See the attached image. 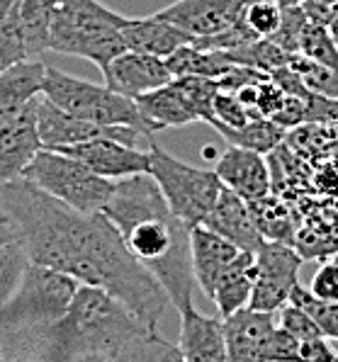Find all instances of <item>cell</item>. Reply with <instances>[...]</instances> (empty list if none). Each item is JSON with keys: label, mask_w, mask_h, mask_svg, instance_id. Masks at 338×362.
I'll return each mask as SVG.
<instances>
[{"label": "cell", "mask_w": 338, "mask_h": 362, "mask_svg": "<svg viewBox=\"0 0 338 362\" xmlns=\"http://www.w3.org/2000/svg\"><path fill=\"white\" fill-rule=\"evenodd\" d=\"M20 231V246L30 263L71 275L81 285L100 287L120 299L148 331L170 304L165 289L127 250L117 226L103 214H83L49 197L20 177L0 187Z\"/></svg>", "instance_id": "cell-1"}, {"label": "cell", "mask_w": 338, "mask_h": 362, "mask_svg": "<svg viewBox=\"0 0 338 362\" xmlns=\"http://www.w3.org/2000/svg\"><path fill=\"white\" fill-rule=\"evenodd\" d=\"M103 214L117 226L127 250L161 282L178 314L190 309L195 292L190 226L170 211L156 180L148 173L117 180Z\"/></svg>", "instance_id": "cell-2"}, {"label": "cell", "mask_w": 338, "mask_h": 362, "mask_svg": "<svg viewBox=\"0 0 338 362\" xmlns=\"http://www.w3.org/2000/svg\"><path fill=\"white\" fill-rule=\"evenodd\" d=\"M127 18L100 0H54L47 49L66 57L88 59L105 71L124 49L122 27Z\"/></svg>", "instance_id": "cell-3"}, {"label": "cell", "mask_w": 338, "mask_h": 362, "mask_svg": "<svg viewBox=\"0 0 338 362\" xmlns=\"http://www.w3.org/2000/svg\"><path fill=\"white\" fill-rule=\"evenodd\" d=\"M81 282L52 267L30 263L18 292L0 311V338H22L64 319Z\"/></svg>", "instance_id": "cell-4"}, {"label": "cell", "mask_w": 338, "mask_h": 362, "mask_svg": "<svg viewBox=\"0 0 338 362\" xmlns=\"http://www.w3.org/2000/svg\"><path fill=\"white\" fill-rule=\"evenodd\" d=\"M42 95L57 105L59 110L78 117L83 122H91L98 127H134V129L146 134L148 139H153V132L144 122L134 100L110 90L107 86H95L91 81L74 78L64 71L47 66Z\"/></svg>", "instance_id": "cell-5"}, {"label": "cell", "mask_w": 338, "mask_h": 362, "mask_svg": "<svg viewBox=\"0 0 338 362\" xmlns=\"http://www.w3.org/2000/svg\"><path fill=\"white\" fill-rule=\"evenodd\" d=\"M148 175L156 180L170 211L190 229L202 226L224 190L214 170L197 168L175 158L156 146L153 139L148 141Z\"/></svg>", "instance_id": "cell-6"}, {"label": "cell", "mask_w": 338, "mask_h": 362, "mask_svg": "<svg viewBox=\"0 0 338 362\" xmlns=\"http://www.w3.org/2000/svg\"><path fill=\"white\" fill-rule=\"evenodd\" d=\"M25 180L37 185L49 197L64 202L66 207L83 211V214H98L105 209L107 199L112 197L115 182L95 175L91 168L71 156L42 148L25 170Z\"/></svg>", "instance_id": "cell-7"}, {"label": "cell", "mask_w": 338, "mask_h": 362, "mask_svg": "<svg viewBox=\"0 0 338 362\" xmlns=\"http://www.w3.org/2000/svg\"><path fill=\"white\" fill-rule=\"evenodd\" d=\"M302 255L282 241H263L256 250V275L248 309L275 314L290 304L292 289L299 285Z\"/></svg>", "instance_id": "cell-8"}, {"label": "cell", "mask_w": 338, "mask_h": 362, "mask_svg": "<svg viewBox=\"0 0 338 362\" xmlns=\"http://www.w3.org/2000/svg\"><path fill=\"white\" fill-rule=\"evenodd\" d=\"M54 151H61L71 156V158L81 160L95 175L112 182L148 173V148L141 151V148L127 146V144H120L117 139L110 136H95L76 144V146L54 148Z\"/></svg>", "instance_id": "cell-9"}, {"label": "cell", "mask_w": 338, "mask_h": 362, "mask_svg": "<svg viewBox=\"0 0 338 362\" xmlns=\"http://www.w3.org/2000/svg\"><path fill=\"white\" fill-rule=\"evenodd\" d=\"M243 5L246 0H175L153 15L190 37L202 39L229 30L243 13Z\"/></svg>", "instance_id": "cell-10"}, {"label": "cell", "mask_w": 338, "mask_h": 362, "mask_svg": "<svg viewBox=\"0 0 338 362\" xmlns=\"http://www.w3.org/2000/svg\"><path fill=\"white\" fill-rule=\"evenodd\" d=\"M275 328L278 324L273 314L248 309V306L221 319L226 362H268V348Z\"/></svg>", "instance_id": "cell-11"}, {"label": "cell", "mask_w": 338, "mask_h": 362, "mask_svg": "<svg viewBox=\"0 0 338 362\" xmlns=\"http://www.w3.org/2000/svg\"><path fill=\"white\" fill-rule=\"evenodd\" d=\"M214 173L226 190L236 192L248 204L260 202L273 190L268 160L263 158V153L248 151V148L229 146L219 156Z\"/></svg>", "instance_id": "cell-12"}, {"label": "cell", "mask_w": 338, "mask_h": 362, "mask_svg": "<svg viewBox=\"0 0 338 362\" xmlns=\"http://www.w3.org/2000/svg\"><path fill=\"white\" fill-rule=\"evenodd\" d=\"M35 100L15 119L0 127V187L13 180H20L25 175L27 165L44 148L40 132H37Z\"/></svg>", "instance_id": "cell-13"}, {"label": "cell", "mask_w": 338, "mask_h": 362, "mask_svg": "<svg viewBox=\"0 0 338 362\" xmlns=\"http://www.w3.org/2000/svg\"><path fill=\"white\" fill-rule=\"evenodd\" d=\"M105 86L120 95L136 100L146 93H153L173 81L165 59L148 57V54L122 52L112 64L103 71Z\"/></svg>", "instance_id": "cell-14"}, {"label": "cell", "mask_w": 338, "mask_h": 362, "mask_svg": "<svg viewBox=\"0 0 338 362\" xmlns=\"http://www.w3.org/2000/svg\"><path fill=\"white\" fill-rule=\"evenodd\" d=\"M202 226L219 233L221 238L231 241L241 250H251V253H256L265 241L256 224L251 204L246 199H241L236 192L226 190V187L221 190L217 204L207 214V219L202 221Z\"/></svg>", "instance_id": "cell-15"}, {"label": "cell", "mask_w": 338, "mask_h": 362, "mask_svg": "<svg viewBox=\"0 0 338 362\" xmlns=\"http://www.w3.org/2000/svg\"><path fill=\"white\" fill-rule=\"evenodd\" d=\"M241 253L239 246L221 238L219 233L209 231L207 226H195L190 229V258H192V275H195L197 287L207 297H212L214 285L224 270L236 260Z\"/></svg>", "instance_id": "cell-16"}, {"label": "cell", "mask_w": 338, "mask_h": 362, "mask_svg": "<svg viewBox=\"0 0 338 362\" xmlns=\"http://www.w3.org/2000/svg\"><path fill=\"white\" fill-rule=\"evenodd\" d=\"M120 35L127 52L148 54V57H158V59H168L178 49L195 42V37L178 30L170 22L158 20L156 15H151V18H136V20L127 18Z\"/></svg>", "instance_id": "cell-17"}, {"label": "cell", "mask_w": 338, "mask_h": 362, "mask_svg": "<svg viewBox=\"0 0 338 362\" xmlns=\"http://www.w3.org/2000/svg\"><path fill=\"white\" fill-rule=\"evenodd\" d=\"M178 348L182 362H226L221 319L199 314L195 306L180 311Z\"/></svg>", "instance_id": "cell-18"}, {"label": "cell", "mask_w": 338, "mask_h": 362, "mask_svg": "<svg viewBox=\"0 0 338 362\" xmlns=\"http://www.w3.org/2000/svg\"><path fill=\"white\" fill-rule=\"evenodd\" d=\"M134 103L153 134L170 129V127H185L192 124V122H199L195 107H192L190 98H187L185 88H182L178 78L165 83L158 90L136 98Z\"/></svg>", "instance_id": "cell-19"}, {"label": "cell", "mask_w": 338, "mask_h": 362, "mask_svg": "<svg viewBox=\"0 0 338 362\" xmlns=\"http://www.w3.org/2000/svg\"><path fill=\"white\" fill-rule=\"evenodd\" d=\"M47 66L40 59H27L0 74V127L15 119L37 95H42Z\"/></svg>", "instance_id": "cell-20"}, {"label": "cell", "mask_w": 338, "mask_h": 362, "mask_svg": "<svg viewBox=\"0 0 338 362\" xmlns=\"http://www.w3.org/2000/svg\"><path fill=\"white\" fill-rule=\"evenodd\" d=\"M253 275H256V253L241 250L234 263L219 277L212 297H209L217 306L219 319H226L239 309H246L253 292Z\"/></svg>", "instance_id": "cell-21"}, {"label": "cell", "mask_w": 338, "mask_h": 362, "mask_svg": "<svg viewBox=\"0 0 338 362\" xmlns=\"http://www.w3.org/2000/svg\"><path fill=\"white\" fill-rule=\"evenodd\" d=\"M221 136L229 141V146L248 148V151L256 153H268L282 144L285 132L280 124H275L273 119H265V117H256V119H248L246 124L239 129H229V127H214Z\"/></svg>", "instance_id": "cell-22"}, {"label": "cell", "mask_w": 338, "mask_h": 362, "mask_svg": "<svg viewBox=\"0 0 338 362\" xmlns=\"http://www.w3.org/2000/svg\"><path fill=\"white\" fill-rule=\"evenodd\" d=\"M54 0H20L18 20L20 30L25 35L27 54L30 59H40V54L49 52V18H52Z\"/></svg>", "instance_id": "cell-23"}, {"label": "cell", "mask_w": 338, "mask_h": 362, "mask_svg": "<svg viewBox=\"0 0 338 362\" xmlns=\"http://www.w3.org/2000/svg\"><path fill=\"white\" fill-rule=\"evenodd\" d=\"M112 362H182V353L158 331L144 328L115 355Z\"/></svg>", "instance_id": "cell-24"}, {"label": "cell", "mask_w": 338, "mask_h": 362, "mask_svg": "<svg viewBox=\"0 0 338 362\" xmlns=\"http://www.w3.org/2000/svg\"><path fill=\"white\" fill-rule=\"evenodd\" d=\"M299 57L314 61L324 69L338 71V44L331 37L329 27L309 22L302 35V42H299Z\"/></svg>", "instance_id": "cell-25"}, {"label": "cell", "mask_w": 338, "mask_h": 362, "mask_svg": "<svg viewBox=\"0 0 338 362\" xmlns=\"http://www.w3.org/2000/svg\"><path fill=\"white\" fill-rule=\"evenodd\" d=\"M290 302L302 306V309L317 321V326L321 328L324 338L338 341V302H324V299H317L307 287H302V285H297L292 289Z\"/></svg>", "instance_id": "cell-26"}, {"label": "cell", "mask_w": 338, "mask_h": 362, "mask_svg": "<svg viewBox=\"0 0 338 362\" xmlns=\"http://www.w3.org/2000/svg\"><path fill=\"white\" fill-rule=\"evenodd\" d=\"M27 265H30V258L20 243H10V246L0 248V311L18 292Z\"/></svg>", "instance_id": "cell-27"}, {"label": "cell", "mask_w": 338, "mask_h": 362, "mask_svg": "<svg viewBox=\"0 0 338 362\" xmlns=\"http://www.w3.org/2000/svg\"><path fill=\"white\" fill-rule=\"evenodd\" d=\"M290 66L297 71L299 76H302L304 86H307L312 93L324 95V98H331V100H338V71L324 69V66H319V64H314V61L299 57V54L292 57Z\"/></svg>", "instance_id": "cell-28"}, {"label": "cell", "mask_w": 338, "mask_h": 362, "mask_svg": "<svg viewBox=\"0 0 338 362\" xmlns=\"http://www.w3.org/2000/svg\"><path fill=\"white\" fill-rule=\"evenodd\" d=\"M27 59H30V54H27L25 35H22V30H20L18 5H15L10 18L5 20L3 27H0V74L8 71L10 66L20 64V61H27Z\"/></svg>", "instance_id": "cell-29"}, {"label": "cell", "mask_w": 338, "mask_h": 362, "mask_svg": "<svg viewBox=\"0 0 338 362\" xmlns=\"http://www.w3.org/2000/svg\"><path fill=\"white\" fill-rule=\"evenodd\" d=\"M243 20L260 39H270L280 27L282 8L275 0H246L243 5Z\"/></svg>", "instance_id": "cell-30"}, {"label": "cell", "mask_w": 338, "mask_h": 362, "mask_svg": "<svg viewBox=\"0 0 338 362\" xmlns=\"http://www.w3.org/2000/svg\"><path fill=\"white\" fill-rule=\"evenodd\" d=\"M309 25V18L304 13L302 5H292V8H282V20L280 27L275 30V35L270 37L275 44L287 54H299V42H302V35Z\"/></svg>", "instance_id": "cell-31"}, {"label": "cell", "mask_w": 338, "mask_h": 362, "mask_svg": "<svg viewBox=\"0 0 338 362\" xmlns=\"http://www.w3.org/2000/svg\"><path fill=\"white\" fill-rule=\"evenodd\" d=\"M280 328H285L290 336H295L299 343L302 341H312V338H321V328L317 326V321L297 304H285L280 309V321H278Z\"/></svg>", "instance_id": "cell-32"}, {"label": "cell", "mask_w": 338, "mask_h": 362, "mask_svg": "<svg viewBox=\"0 0 338 362\" xmlns=\"http://www.w3.org/2000/svg\"><path fill=\"white\" fill-rule=\"evenodd\" d=\"M251 119L248 110L241 105V100L234 93L219 90L214 98V119L209 122L212 127H229V129H239Z\"/></svg>", "instance_id": "cell-33"}, {"label": "cell", "mask_w": 338, "mask_h": 362, "mask_svg": "<svg viewBox=\"0 0 338 362\" xmlns=\"http://www.w3.org/2000/svg\"><path fill=\"white\" fill-rule=\"evenodd\" d=\"M309 292L317 299H324V302H338V260H331V263H324L314 272L312 282H309Z\"/></svg>", "instance_id": "cell-34"}, {"label": "cell", "mask_w": 338, "mask_h": 362, "mask_svg": "<svg viewBox=\"0 0 338 362\" xmlns=\"http://www.w3.org/2000/svg\"><path fill=\"white\" fill-rule=\"evenodd\" d=\"M268 362H299V341L280 326L275 328L273 341H270Z\"/></svg>", "instance_id": "cell-35"}, {"label": "cell", "mask_w": 338, "mask_h": 362, "mask_svg": "<svg viewBox=\"0 0 338 362\" xmlns=\"http://www.w3.org/2000/svg\"><path fill=\"white\" fill-rule=\"evenodd\" d=\"M336 350L331 348L329 338H312L299 343V362H334Z\"/></svg>", "instance_id": "cell-36"}, {"label": "cell", "mask_w": 338, "mask_h": 362, "mask_svg": "<svg viewBox=\"0 0 338 362\" xmlns=\"http://www.w3.org/2000/svg\"><path fill=\"white\" fill-rule=\"evenodd\" d=\"M302 8L307 13L309 22H314V25H329L331 15L338 8V0H307V3H302Z\"/></svg>", "instance_id": "cell-37"}, {"label": "cell", "mask_w": 338, "mask_h": 362, "mask_svg": "<svg viewBox=\"0 0 338 362\" xmlns=\"http://www.w3.org/2000/svg\"><path fill=\"white\" fill-rule=\"evenodd\" d=\"M10 243H20V231L13 214H10V209L5 207L3 194H0V248L10 246Z\"/></svg>", "instance_id": "cell-38"}, {"label": "cell", "mask_w": 338, "mask_h": 362, "mask_svg": "<svg viewBox=\"0 0 338 362\" xmlns=\"http://www.w3.org/2000/svg\"><path fill=\"white\" fill-rule=\"evenodd\" d=\"M15 5H18V0H0V27H3L5 20L10 18V13L15 10Z\"/></svg>", "instance_id": "cell-39"}, {"label": "cell", "mask_w": 338, "mask_h": 362, "mask_svg": "<svg viewBox=\"0 0 338 362\" xmlns=\"http://www.w3.org/2000/svg\"><path fill=\"white\" fill-rule=\"evenodd\" d=\"M66 362H112V360L105 358V355H76V358H71Z\"/></svg>", "instance_id": "cell-40"}, {"label": "cell", "mask_w": 338, "mask_h": 362, "mask_svg": "<svg viewBox=\"0 0 338 362\" xmlns=\"http://www.w3.org/2000/svg\"><path fill=\"white\" fill-rule=\"evenodd\" d=\"M326 27H329L331 37H334V42L338 44V10H336L334 15H331V20H329V25H326Z\"/></svg>", "instance_id": "cell-41"}, {"label": "cell", "mask_w": 338, "mask_h": 362, "mask_svg": "<svg viewBox=\"0 0 338 362\" xmlns=\"http://www.w3.org/2000/svg\"><path fill=\"white\" fill-rule=\"evenodd\" d=\"M275 3H278L280 8H292V5H302V3H307V0H275Z\"/></svg>", "instance_id": "cell-42"}, {"label": "cell", "mask_w": 338, "mask_h": 362, "mask_svg": "<svg viewBox=\"0 0 338 362\" xmlns=\"http://www.w3.org/2000/svg\"><path fill=\"white\" fill-rule=\"evenodd\" d=\"M22 362H57V360L47 358V355H37V358H30V360H22Z\"/></svg>", "instance_id": "cell-43"}, {"label": "cell", "mask_w": 338, "mask_h": 362, "mask_svg": "<svg viewBox=\"0 0 338 362\" xmlns=\"http://www.w3.org/2000/svg\"><path fill=\"white\" fill-rule=\"evenodd\" d=\"M0 362H10V358H8V355L3 353V348H0Z\"/></svg>", "instance_id": "cell-44"}, {"label": "cell", "mask_w": 338, "mask_h": 362, "mask_svg": "<svg viewBox=\"0 0 338 362\" xmlns=\"http://www.w3.org/2000/svg\"><path fill=\"white\" fill-rule=\"evenodd\" d=\"M334 362H338V353H336V358H334Z\"/></svg>", "instance_id": "cell-45"}]
</instances>
